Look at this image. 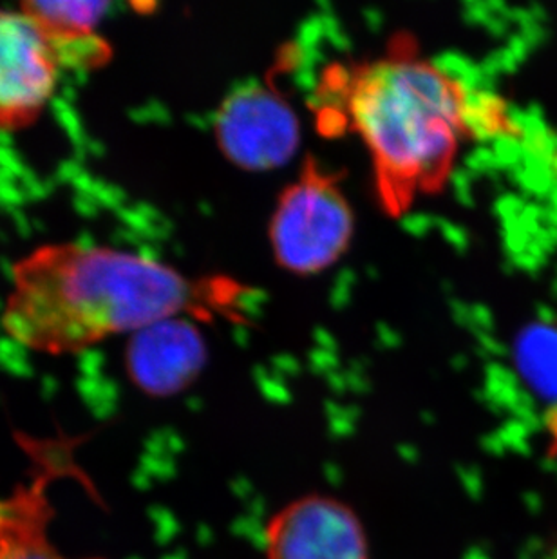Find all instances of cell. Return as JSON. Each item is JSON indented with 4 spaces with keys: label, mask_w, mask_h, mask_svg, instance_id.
Masks as SVG:
<instances>
[{
    "label": "cell",
    "mask_w": 557,
    "mask_h": 559,
    "mask_svg": "<svg viewBox=\"0 0 557 559\" xmlns=\"http://www.w3.org/2000/svg\"><path fill=\"white\" fill-rule=\"evenodd\" d=\"M237 302L226 281L192 280L159 259L111 245H40L11 266L0 324L44 355L80 354L174 317L214 316Z\"/></svg>",
    "instance_id": "cell-1"
},
{
    "label": "cell",
    "mask_w": 557,
    "mask_h": 559,
    "mask_svg": "<svg viewBox=\"0 0 557 559\" xmlns=\"http://www.w3.org/2000/svg\"><path fill=\"white\" fill-rule=\"evenodd\" d=\"M342 122L368 148L386 211L399 216L442 189L471 134L462 82L411 46L330 74Z\"/></svg>",
    "instance_id": "cell-2"
},
{
    "label": "cell",
    "mask_w": 557,
    "mask_h": 559,
    "mask_svg": "<svg viewBox=\"0 0 557 559\" xmlns=\"http://www.w3.org/2000/svg\"><path fill=\"white\" fill-rule=\"evenodd\" d=\"M355 216L339 178L308 162L278 198L269 238L277 261L292 274L330 269L352 245Z\"/></svg>",
    "instance_id": "cell-3"
},
{
    "label": "cell",
    "mask_w": 557,
    "mask_h": 559,
    "mask_svg": "<svg viewBox=\"0 0 557 559\" xmlns=\"http://www.w3.org/2000/svg\"><path fill=\"white\" fill-rule=\"evenodd\" d=\"M214 134L228 162L248 173H266L288 164L299 151L300 122L275 87L252 82L222 102Z\"/></svg>",
    "instance_id": "cell-4"
},
{
    "label": "cell",
    "mask_w": 557,
    "mask_h": 559,
    "mask_svg": "<svg viewBox=\"0 0 557 559\" xmlns=\"http://www.w3.org/2000/svg\"><path fill=\"white\" fill-rule=\"evenodd\" d=\"M62 68L37 24L0 8V132L35 126L58 90Z\"/></svg>",
    "instance_id": "cell-5"
},
{
    "label": "cell",
    "mask_w": 557,
    "mask_h": 559,
    "mask_svg": "<svg viewBox=\"0 0 557 559\" xmlns=\"http://www.w3.org/2000/svg\"><path fill=\"white\" fill-rule=\"evenodd\" d=\"M266 559H369L360 518L344 501L322 495L283 507L264 533Z\"/></svg>",
    "instance_id": "cell-6"
},
{
    "label": "cell",
    "mask_w": 557,
    "mask_h": 559,
    "mask_svg": "<svg viewBox=\"0 0 557 559\" xmlns=\"http://www.w3.org/2000/svg\"><path fill=\"white\" fill-rule=\"evenodd\" d=\"M206 360L209 346L192 317L156 322L127 341V373L147 395L181 393L200 377Z\"/></svg>",
    "instance_id": "cell-7"
},
{
    "label": "cell",
    "mask_w": 557,
    "mask_h": 559,
    "mask_svg": "<svg viewBox=\"0 0 557 559\" xmlns=\"http://www.w3.org/2000/svg\"><path fill=\"white\" fill-rule=\"evenodd\" d=\"M33 475L10 497L0 498V559H69L49 538L51 501L48 487L71 462L63 445H33ZM66 471V469H63Z\"/></svg>",
    "instance_id": "cell-8"
},
{
    "label": "cell",
    "mask_w": 557,
    "mask_h": 559,
    "mask_svg": "<svg viewBox=\"0 0 557 559\" xmlns=\"http://www.w3.org/2000/svg\"><path fill=\"white\" fill-rule=\"evenodd\" d=\"M514 365L534 393L557 401V324L531 322L514 341Z\"/></svg>",
    "instance_id": "cell-9"
},
{
    "label": "cell",
    "mask_w": 557,
    "mask_h": 559,
    "mask_svg": "<svg viewBox=\"0 0 557 559\" xmlns=\"http://www.w3.org/2000/svg\"><path fill=\"white\" fill-rule=\"evenodd\" d=\"M109 5L111 4L107 2H79V0L76 2L29 0L19 4V10L37 24L38 29L44 33V37L48 38L49 43H60V40H79V38L98 35V27L106 19Z\"/></svg>",
    "instance_id": "cell-10"
}]
</instances>
